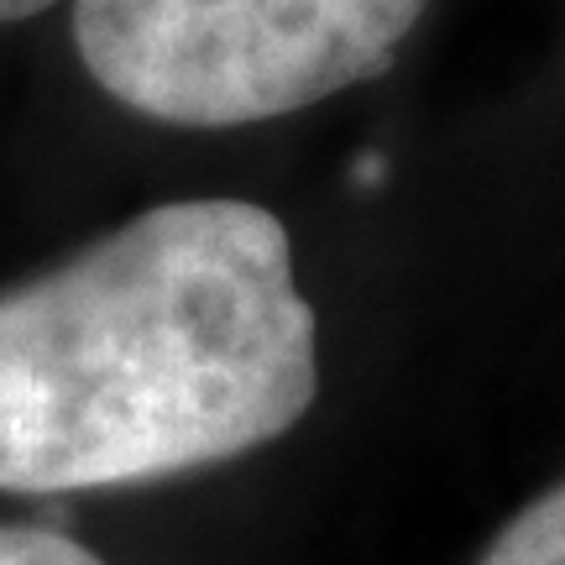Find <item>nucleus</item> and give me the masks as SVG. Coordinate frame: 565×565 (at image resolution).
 Listing matches in <instances>:
<instances>
[{"mask_svg": "<svg viewBox=\"0 0 565 565\" xmlns=\"http://www.w3.org/2000/svg\"><path fill=\"white\" fill-rule=\"evenodd\" d=\"M320 393V330L273 210L179 200L0 294V492L236 461Z\"/></svg>", "mask_w": 565, "mask_h": 565, "instance_id": "nucleus-1", "label": "nucleus"}, {"mask_svg": "<svg viewBox=\"0 0 565 565\" xmlns=\"http://www.w3.org/2000/svg\"><path fill=\"white\" fill-rule=\"evenodd\" d=\"M429 0H74L110 100L162 126H257L387 74Z\"/></svg>", "mask_w": 565, "mask_h": 565, "instance_id": "nucleus-2", "label": "nucleus"}, {"mask_svg": "<svg viewBox=\"0 0 565 565\" xmlns=\"http://www.w3.org/2000/svg\"><path fill=\"white\" fill-rule=\"evenodd\" d=\"M482 565H565V482L550 487L545 498H534L492 540Z\"/></svg>", "mask_w": 565, "mask_h": 565, "instance_id": "nucleus-3", "label": "nucleus"}, {"mask_svg": "<svg viewBox=\"0 0 565 565\" xmlns=\"http://www.w3.org/2000/svg\"><path fill=\"white\" fill-rule=\"evenodd\" d=\"M0 565H105L95 550H84L68 534L26 524H0Z\"/></svg>", "mask_w": 565, "mask_h": 565, "instance_id": "nucleus-4", "label": "nucleus"}, {"mask_svg": "<svg viewBox=\"0 0 565 565\" xmlns=\"http://www.w3.org/2000/svg\"><path fill=\"white\" fill-rule=\"evenodd\" d=\"M47 6H58V0H0V21H26V17H42Z\"/></svg>", "mask_w": 565, "mask_h": 565, "instance_id": "nucleus-5", "label": "nucleus"}]
</instances>
